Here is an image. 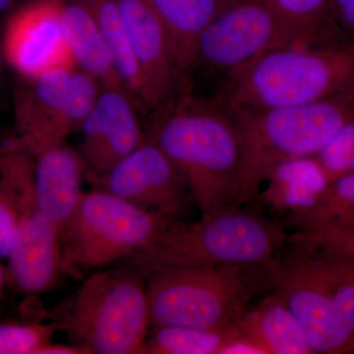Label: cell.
Instances as JSON below:
<instances>
[{
  "mask_svg": "<svg viewBox=\"0 0 354 354\" xmlns=\"http://www.w3.org/2000/svg\"><path fill=\"white\" fill-rule=\"evenodd\" d=\"M354 90V39L321 28L313 41L266 51L218 80L230 109L304 106Z\"/></svg>",
  "mask_w": 354,
  "mask_h": 354,
  "instance_id": "6da1fadb",
  "label": "cell"
},
{
  "mask_svg": "<svg viewBox=\"0 0 354 354\" xmlns=\"http://www.w3.org/2000/svg\"><path fill=\"white\" fill-rule=\"evenodd\" d=\"M149 140L183 172L202 218L234 208L241 147L230 109L197 97L186 81L176 100L156 113Z\"/></svg>",
  "mask_w": 354,
  "mask_h": 354,
  "instance_id": "7a4b0ae2",
  "label": "cell"
},
{
  "mask_svg": "<svg viewBox=\"0 0 354 354\" xmlns=\"http://www.w3.org/2000/svg\"><path fill=\"white\" fill-rule=\"evenodd\" d=\"M230 111L241 147L235 208L258 197L279 165L315 156L353 118L354 90L304 106Z\"/></svg>",
  "mask_w": 354,
  "mask_h": 354,
  "instance_id": "3957f363",
  "label": "cell"
},
{
  "mask_svg": "<svg viewBox=\"0 0 354 354\" xmlns=\"http://www.w3.org/2000/svg\"><path fill=\"white\" fill-rule=\"evenodd\" d=\"M283 223L235 207L196 223L179 221L149 248L121 263L141 272L153 268H261L288 243Z\"/></svg>",
  "mask_w": 354,
  "mask_h": 354,
  "instance_id": "277c9868",
  "label": "cell"
},
{
  "mask_svg": "<svg viewBox=\"0 0 354 354\" xmlns=\"http://www.w3.org/2000/svg\"><path fill=\"white\" fill-rule=\"evenodd\" d=\"M264 267H162L141 272L151 327L234 325L256 295L264 292Z\"/></svg>",
  "mask_w": 354,
  "mask_h": 354,
  "instance_id": "5b68a950",
  "label": "cell"
},
{
  "mask_svg": "<svg viewBox=\"0 0 354 354\" xmlns=\"http://www.w3.org/2000/svg\"><path fill=\"white\" fill-rule=\"evenodd\" d=\"M178 216L140 208L100 189L83 193L59 234L64 272L78 277L124 262L155 243Z\"/></svg>",
  "mask_w": 354,
  "mask_h": 354,
  "instance_id": "8992f818",
  "label": "cell"
},
{
  "mask_svg": "<svg viewBox=\"0 0 354 354\" xmlns=\"http://www.w3.org/2000/svg\"><path fill=\"white\" fill-rule=\"evenodd\" d=\"M58 325L92 354H140L151 327L145 278L130 267L93 272Z\"/></svg>",
  "mask_w": 354,
  "mask_h": 354,
  "instance_id": "52a82bcc",
  "label": "cell"
},
{
  "mask_svg": "<svg viewBox=\"0 0 354 354\" xmlns=\"http://www.w3.org/2000/svg\"><path fill=\"white\" fill-rule=\"evenodd\" d=\"M0 177L10 188L17 211V241L7 259L8 281L23 292H44L64 272L59 234L39 208L32 157L16 137L0 147Z\"/></svg>",
  "mask_w": 354,
  "mask_h": 354,
  "instance_id": "ba28073f",
  "label": "cell"
},
{
  "mask_svg": "<svg viewBox=\"0 0 354 354\" xmlns=\"http://www.w3.org/2000/svg\"><path fill=\"white\" fill-rule=\"evenodd\" d=\"M263 270L264 291L279 297L295 315L312 353L342 351L353 341L337 313L312 247L288 242Z\"/></svg>",
  "mask_w": 354,
  "mask_h": 354,
  "instance_id": "9c48e42d",
  "label": "cell"
},
{
  "mask_svg": "<svg viewBox=\"0 0 354 354\" xmlns=\"http://www.w3.org/2000/svg\"><path fill=\"white\" fill-rule=\"evenodd\" d=\"M297 44L293 32L261 0H228L198 41L192 72L223 77L266 51Z\"/></svg>",
  "mask_w": 354,
  "mask_h": 354,
  "instance_id": "30bf717a",
  "label": "cell"
},
{
  "mask_svg": "<svg viewBox=\"0 0 354 354\" xmlns=\"http://www.w3.org/2000/svg\"><path fill=\"white\" fill-rule=\"evenodd\" d=\"M95 189L150 211L180 213L191 196L186 177L151 140L102 176L90 180Z\"/></svg>",
  "mask_w": 354,
  "mask_h": 354,
  "instance_id": "8fae6325",
  "label": "cell"
},
{
  "mask_svg": "<svg viewBox=\"0 0 354 354\" xmlns=\"http://www.w3.org/2000/svg\"><path fill=\"white\" fill-rule=\"evenodd\" d=\"M0 50L21 79L60 66H76L65 39L57 0H28L9 15Z\"/></svg>",
  "mask_w": 354,
  "mask_h": 354,
  "instance_id": "7c38bea8",
  "label": "cell"
},
{
  "mask_svg": "<svg viewBox=\"0 0 354 354\" xmlns=\"http://www.w3.org/2000/svg\"><path fill=\"white\" fill-rule=\"evenodd\" d=\"M137 109L127 88L102 87L94 109L78 130L77 152L88 180L106 174L146 143Z\"/></svg>",
  "mask_w": 354,
  "mask_h": 354,
  "instance_id": "4fadbf2b",
  "label": "cell"
},
{
  "mask_svg": "<svg viewBox=\"0 0 354 354\" xmlns=\"http://www.w3.org/2000/svg\"><path fill=\"white\" fill-rule=\"evenodd\" d=\"M128 41L144 88V109L156 113L176 100L179 73L164 25L149 0H118Z\"/></svg>",
  "mask_w": 354,
  "mask_h": 354,
  "instance_id": "5bb4252c",
  "label": "cell"
},
{
  "mask_svg": "<svg viewBox=\"0 0 354 354\" xmlns=\"http://www.w3.org/2000/svg\"><path fill=\"white\" fill-rule=\"evenodd\" d=\"M30 155L39 208L60 234L84 193L82 160L66 142L44 147Z\"/></svg>",
  "mask_w": 354,
  "mask_h": 354,
  "instance_id": "9a60e30c",
  "label": "cell"
},
{
  "mask_svg": "<svg viewBox=\"0 0 354 354\" xmlns=\"http://www.w3.org/2000/svg\"><path fill=\"white\" fill-rule=\"evenodd\" d=\"M57 3L65 39L76 66L95 77L102 87L125 88L108 44L82 0H57Z\"/></svg>",
  "mask_w": 354,
  "mask_h": 354,
  "instance_id": "2e32d148",
  "label": "cell"
},
{
  "mask_svg": "<svg viewBox=\"0 0 354 354\" xmlns=\"http://www.w3.org/2000/svg\"><path fill=\"white\" fill-rule=\"evenodd\" d=\"M266 181L263 204L286 218L313 208L330 184L314 156L279 165Z\"/></svg>",
  "mask_w": 354,
  "mask_h": 354,
  "instance_id": "e0dca14e",
  "label": "cell"
},
{
  "mask_svg": "<svg viewBox=\"0 0 354 354\" xmlns=\"http://www.w3.org/2000/svg\"><path fill=\"white\" fill-rule=\"evenodd\" d=\"M164 25L179 73L188 80L198 41L228 0H149Z\"/></svg>",
  "mask_w": 354,
  "mask_h": 354,
  "instance_id": "ac0fdd59",
  "label": "cell"
},
{
  "mask_svg": "<svg viewBox=\"0 0 354 354\" xmlns=\"http://www.w3.org/2000/svg\"><path fill=\"white\" fill-rule=\"evenodd\" d=\"M235 324L265 354L312 353L299 322L272 293L251 304Z\"/></svg>",
  "mask_w": 354,
  "mask_h": 354,
  "instance_id": "d6986e66",
  "label": "cell"
},
{
  "mask_svg": "<svg viewBox=\"0 0 354 354\" xmlns=\"http://www.w3.org/2000/svg\"><path fill=\"white\" fill-rule=\"evenodd\" d=\"M101 90V83L95 77L77 67L64 101L55 116L43 127L18 134L16 138L29 153L44 147L66 142L70 135L78 132L94 109Z\"/></svg>",
  "mask_w": 354,
  "mask_h": 354,
  "instance_id": "ffe728a7",
  "label": "cell"
},
{
  "mask_svg": "<svg viewBox=\"0 0 354 354\" xmlns=\"http://www.w3.org/2000/svg\"><path fill=\"white\" fill-rule=\"evenodd\" d=\"M77 66H60L30 79H21L15 101L18 134L43 127L57 113Z\"/></svg>",
  "mask_w": 354,
  "mask_h": 354,
  "instance_id": "44dd1931",
  "label": "cell"
},
{
  "mask_svg": "<svg viewBox=\"0 0 354 354\" xmlns=\"http://www.w3.org/2000/svg\"><path fill=\"white\" fill-rule=\"evenodd\" d=\"M101 31L121 82L138 108L144 109V88L133 55L118 0H82Z\"/></svg>",
  "mask_w": 354,
  "mask_h": 354,
  "instance_id": "7402d4cb",
  "label": "cell"
},
{
  "mask_svg": "<svg viewBox=\"0 0 354 354\" xmlns=\"http://www.w3.org/2000/svg\"><path fill=\"white\" fill-rule=\"evenodd\" d=\"M239 334L236 324L223 329L153 327L140 354H221L223 346Z\"/></svg>",
  "mask_w": 354,
  "mask_h": 354,
  "instance_id": "603a6c76",
  "label": "cell"
},
{
  "mask_svg": "<svg viewBox=\"0 0 354 354\" xmlns=\"http://www.w3.org/2000/svg\"><path fill=\"white\" fill-rule=\"evenodd\" d=\"M293 32L297 44L316 38L329 14L330 0H261Z\"/></svg>",
  "mask_w": 354,
  "mask_h": 354,
  "instance_id": "cb8c5ba5",
  "label": "cell"
},
{
  "mask_svg": "<svg viewBox=\"0 0 354 354\" xmlns=\"http://www.w3.org/2000/svg\"><path fill=\"white\" fill-rule=\"evenodd\" d=\"M58 328V323H0V354H39Z\"/></svg>",
  "mask_w": 354,
  "mask_h": 354,
  "instance_id": "d4e9b609",
  "label": "cell"
},
{
  "mask_svg": "<svg viewBox=\"0 0 354 354\" xmlns=\"http://www.w3.org/2000/svg\"><path fill=\"white\" fill-rule=\"evenodd\" d=\"M319 259L333 304L354 339V266L321 257Z\"/></svg>",
  "mask_w": 354,
  "mask_h": 354,
  "instance_id": "484cf974",
  "label": "cell"
},
{
  "mask_svg": "<svg viewBox=\"0 0 354 354\" xmlns=\"http://www.w3.org/2000/svg\"><path fill=\"white\" fill-rule=\"evenodd\" d=\"M314 157L329 183L348 176L349 165L354 158V116L339 128Z\"/></svg>",
  "mask_w": 354,
  "mask_h": 354,
  "instance_id": "4316f807",
  "label": "cell"
},
{
  "mask_svg": "<svg viewBox=\"0 0 354 354\" xmlns=\"http://www.w3.org/2000/svg\"><path fill=\"white\" fill-rule=\"evenodd\" d=\"M17 241V211L10 188L0 177V259H8Z\"/></svg>",
  "mask_w": 354,
  "mask_h": 354,
  "instance_id": "83f0119b",
  "label": "cell"
},
{
  "mask_svg": "<svg viewBox=\"0 0 354 354\" xmlns=\"http://www.w3.org/2000/svg\"><path fill=\"white\" fill-rule=\"evenodd\" d=\"M326 24L337 35L354 39V0H330Z\"/></svg>",
  "mask_w": 354,
  "mask_h": 354,
  "instance_id": "f1b7e54d",
  "label": "cell"
},
{
  "mask_svg": "<svg viewBox=\"0 0 354 354\" xmlns=\"http://www.w3.org/2000/svg\"><path fill=\"white\" fill-rule=\"evenodd\" d=\"M39 354H92V353L88 348L77 344L65 346V344H55L50 342L44 346L39 351Z\"/></svg>",
  "mask_w": 354,
  "mask_h": 354,
  "instance_id": "f546056e",
  "label": "cell"
},
{
  "mask_svg": "<svg viewBox=\"0 0 354 354\" xmlns=\"http://www.w3.org/2000/svg\"><path fill=\"white\" fill-rule=\"evenodd\" d=\"M6 281H8L7 269L0 264V295H1L2 290H3L4 286H6Z\"/></svg>",
  "mask_w": 354,
  "mask_h": 354,
  "instance_id": "4dcf8cb0",
  "label": "cell"
},
{
  "mask_svg": "<svg viewBox=\"0 0 354 354\" xmlns=\"http://www.w3.org/2000/svg\"><path fill=\"white\" fill-rule=\"evenodd\" d=\"M14 1L15 0H0V13L10 8L13 6Z\"/></svg>",
  "mask_w": 354,
  "mask_h": 354,
  "instance_id": "1f68e13d",
  "label": "cell"
},
{
  "mask_svg": "<svg viewBox=\"0 0 354 354\" xmlns=\"http://www.w3.org/2000/svg\"><path fill=\"white\" fill-rule=\"evenodd\" d=\"M6 64L4 62L3 57H2L1 50H0V84L2 81V74H3V65Z\"/></svg>",
  "mask_w": 354,
  "mask_h": 354,
  "instance_id": "d6a6232c",
  "label": "cell"
}]
</instances>
